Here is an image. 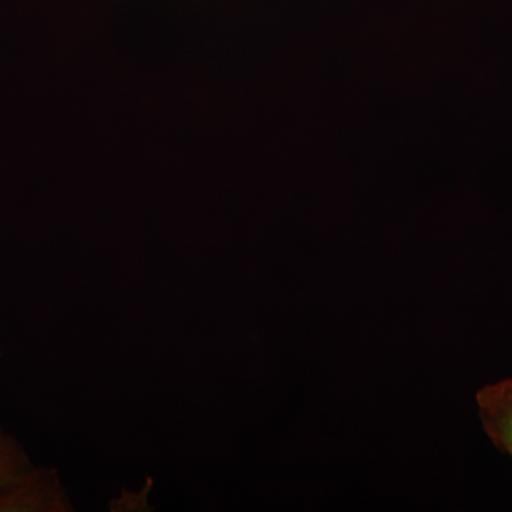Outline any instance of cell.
Instances as JSON below:
<instances>
[{"mask_svg": "<svg viewBox=\"0 0 512 512\" xmlns=\"http://www.w3.org/2000/svg\"><path fill=\"white\" fill-rule=\"evenodd\" d=\"M72 511V501L55 468L32 466L0 485V512Z\"/></svg>", "mask_w": 512, "mask_h": 512, "instance_id": "6da1fadb", "label": "cell"}, {"mask_svg": "<svg viewBox=\"0 0 512 512\" xmlns=\"http://www.w3.org/2000/svg\"><path fill=\"white\" fill-rule=\"evenodd\" d=\"M32 466L25 448L0 427V485L8 483L13 477Z\"/></svg>", "mask_w": 512, "mask_h": 512, "instance_id": "3957f363", "label": "cell"}, {"mask_svg": "<svg viewBox=\"0 0 512 512\" xmlns=\"http://www.w3.org/2000/svg\"><path fill=\"white\" fill-rule=\"evenodd\" d=\"M478 414L488 439L512 458V377L487 384L476 394Z\"/></svg>", "mask_w": 512, "mask_h": 512, "instance_id": "7a4b0ae2", "label": "cell"}]
</instances>
